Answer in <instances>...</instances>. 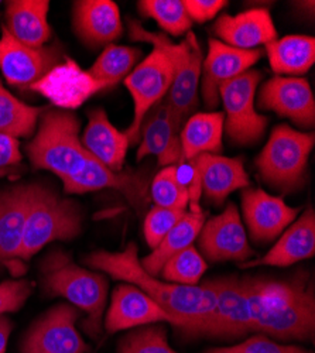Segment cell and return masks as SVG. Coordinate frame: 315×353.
<instances>
[{"mask_svg": "<svg viewBox=\"0 0 315 353\" xmlns=\"http://www.w3.org/2000/svg\"><path fill=\"white\" fill-rule=\"evenodd\" d=\"M85 263L91 269L145 291L174 319V327L188 336H201L212 316L216 299L215 292L205 283L180 285L149 274L141 268L134 243L121 252H94L85 257Z\"/></svg>", "mask_w": 315, "mask_h": 353, "instance_id": "obj_1", "label": "cell"}, {"mask_svg": "<svg viewBox=\"0 0 315 353\" xmlns=\"http://www.w3.org/2000/svg\"><path fill=\"white\" fill-rule=\"evenodd\" d=\"M252 334L307 342L315 332V299L308 277L246 276Z\"/></svg>", "mask_w": 315, "mask_h": 353, "instance_id": "obj_2", "label": "cell"}, {"mask_svg": "<svg viewBox=\"0 0 315 353\" xmlns=\"http://www.w3.org/2000/svg\"><path fill=\"white\" fill-rule=\"evenodd\" d=\"M44 290L54 297L67 299L72 307L87 314L83 328L98 338L103 331V311L109 283L103 273L83 269L63 250H52L41 261Z\"/></svg>", "mask_w": 315, "mask_h": 353, "instance_id": "obj_3", "label": "cell"}, {"mask_svg": "<svg viewBox=\"0 0 315 353\" xmlns=\"http://www.w3.org/2000/svg\"><path fill=\"white\" fill-rule=\"evenodd\" d=\"M129 37L133 41L149 43L161 48L170 57L174 67L173 83L164 98L177 128L181 130L188 117H191L199 106V82L204 54L196 36L190 32L179 44L171 41L163 33H152L143 28L137 21H129Z\"/></svg>", "mask_w": 315, "mask_h": 353, "instance_id": "obj_4", "label": "cell"}, {"mask_svg": "<svg viewBox=\"0 0 315 353\" xmlns=\"http://www.w3.org/2000/svg\"><path fill=\"white\" fill-rule=\"evenodd\" d=\"M79 134L81 125L72 112L44 110L37 133L26 149L33 168L47 170L61 181L75 175L90 156L83 149Z\"/></svg>", "mask_w": 315, "mask_h": 353, "instance_id": "obj_5", "label": "cell"}, {"mask_svg": "<svg viewBox=\"0 0 315 353\" xmlns=\"http://www.w3.org/2000/svg\"><path fill=\"white\" fill-rule=\"evenodd\" d=\"M81 229L82 215L78 205L36 184L24 225L20 263L26 264L51 242L74 239Z\"/></svg>", "mask_w": 315, "mask_h": 353, "instance_id": "obj_6", "label": "cell"}, {"mask_svg": "<svg viewBox=\"0 0 315 353\" xmlns=\"http://www.w3.org/2000/svg\"><path fill=\"white\" fill-rule=\"evenodd\" d=\"M314 144V132H300L285 123L277 125L256 159L262 180L281 192L300 188L305 181L308 157Z\"/></svg>", "mask_w": 315, "mask_h": 353, "instance_id": "obj_7", "label": "cell"}, {"mask_svg": "<svg viewBox=\"0 0 315 353\" xmlns=\"http://www.w3.org/2000/svg\"><path fill=\"white\" fill-rule=\"evenodd\" d=\"M262 79L261 71L249 70L221 86L219 101L223 105L225 116L223 132L235 144H254L267 129L269 119L257 112L254 105L257 86Z\"/></svg>", "mask_w": 315, "mask_h": 353, "instance_id": "obj_8", "label": "cell"}, {"mask_svg": "<svg viewBox=\"0 0 315 353\" xmlns=\"http://www.w3.org/2000/svg\"><path fill=\"white\" fill-rule=\"evenodd\" d=\"M173 78V63L167 52L157 47H153V51L125 78L123 83L129 90L134 105L132 123L125 132L129 145H136L140 141L143 121L150 109L165 98Z\"/></svg>", "mask_w": 315, "mask_h": 353, "instance_id": "obj_9", "label": "cell"}, {"mask_svg": "<svg viewBox=\"0 0 315 353\" xmlns=\"http://www.w3.org/2000/svg\"><path fill=\"white\" fill-rule=\"evenodd\" d=\"M215 292V308L201 336L236 339L252 334L246 276H223L207 280Z\"/></svg>", "mask_w": 315, "mask_h": 353, "instance_id": "obj_10", "label": "cell"}, {"mask_svg": "<svg viewBox=\"0 0 315 353\" xmlns=\"http://www.w3.org/2000/svg\"><path fill=\"white\" fill-rule=\"evenodd\" d=\"M60 46L28 47L17 41L5 26L0 36V71L6 82L20 90H30L47 72L61 63Z\"/></svg>", "mask_w": 315, "mask_h": 353, "instance_id": "obj_11", "label": "cell"}, {"mask_svg": "<svg viewBox=\"0 0 315 353\" xmlns=\"http://www.w3.org/2000/svg\"><path fill=\"white\" fill-rule=\"evenodd\" d=\"M63 185L64 192L70 195L87 194L99 190L119 191L139 214L145 211L149 203V179L146 174L114 172L91 154L75 175L63 181Z\"/></svg>", "mask_w": 315, "mask_h": 353, "instance_id": "obj_12", "label": "cell"}, {"mask_svg": "<svg viewBox=\"0 0 315 353\" xmlns=\"http://www.w3.org/2000/svg\"><path fill=\"white\" fill-rule=\"evenodd\" d=\"M78 316L70 304L55 305L28 330L21 353H87L88 345L75 325Z\"/></svg>", "mask_w": 315, "mask_h": 353, "instance_id": "obj_13", "label": "cell"}, {"mask_svg": "<svg viewBox=\"0 0 315 353\" xmlns=\"http://www.w3.org/2000/svg\"><path fill=\"white\" fill-rule=\"evenodd\" d=\"M198 248L210 261H247L254 256L245 225L234 202H229L222 214L205 221L198 234Z\"/></svg>", "mask_w": 315, "mask_h": 353, "instance_id": "obj_14", "label": "cell"}, {"mask_svg": "<svg viewBox=\"0 0 315 353\" xmlns=\"http://www.w3.org/2000/svg\"><path fill=\"white\" fill-rule=\"evenodd\" d=\"M254 105L287 117L300 128L311 129L315 122V101L309 82L297 77H273L256 95Z\"/></svg>", "mask_w": 315, "mask_h": 353, "instance_id": "obj_15", "label": "cell"}, {"mask_svg": "<svg viewBox=\"0 0 315 353\" xmlns=\"http://www.w3.org/2000/svg\"><path fill=\"white\" fill-rule=\"evenodd\" d=\"M263 51L239 50L229 47L216 39H210L207 57L203 61L201 71V97L208 109H215L219 105L221 86L236 77L249 71L261 60Z\"/></svg>", "mask_w": 315, "mask_h": 353, "instance_id": "obj_16", "label": "cell"}, {"mask_svg": "<svg viewBox=\"0 0 315 353\" xmlns=\"http://www.w3.org/2000/svg\"><path fill=\"white\" fill-rule=\"evenodd\" d=\"M102 90L106 88L71 58L55 65L40 81L30 86V91L40 94L55 106V109L61 110L82 106Z\"/></svg>", "mask_w": 315, "mask_h": 353, "instance_id": "obj_17", "label": "cell"}, {"mask_svg": "<svg viewBox=\"0 0 315 353\" xmlns=\"http://www.w3.org/2000/svg\"><path fill=\"white\" fill-rule=\"evenodd\" d=\"M242 212L250 239L265 245L276 241L298 218L300 210L262 188L249 187L242 192Z\"/></svg>", "mask_w": 315, "mask_h": 353, "instance_id": "obj_18", "label": "cell"}, {"mask_svg": "<svg viewBox=\"0 0 315 353\" xmlns=\"http://www.w3.org/2000/svg\"><path fill=\"white\" fill-rule=\"evenodd\" d=\"M103 321L108 334L148 327L157 322H170L174 325V319L159 303L129 283L119 284L113 290Z\"/></svg>", "mask_w": 315, "mask_h": 353, "instance_id": "obj_19", "label": "cell"}, {"mask_svg": "<svg viewBox=\"0 0 315 353\" xmlns=\"http://www.w3.org/2000/svg\"><path fill=\"white\" fill-rule=\"evenodd\" d=\"M34 185H19L0 192V266L13 276H20L26 270L19 253Z\"/></svg>", "mask_w": 315, "mask_h": 353, "instance_id": "obj_20", "label": "cell"}, {"mask_svg": "<svg viewBox=\"0 0 315 353\" xmlns=\"http://www.w3.org/2000/svg\"><path fill=\"white\" fill-rule=\"evenodd\" d=\"M180 133L181 130L163 99L150 109L141 123L136 160L141 161L148 156H156L161 167L176 165L183 159Z\"/></svg>", "mask_w": 315, "mask_h": 353, "instance_id": "obj_21", "label": "cell"}, {"mask_svg": "<svg viewBox=\"0 0 315 353\" xmlns=\"http://www.w3.org/2000/svg\"><path fill=\"white\" fill-rule=\"evenodd\" d=\"M315 253V214L308 208L285 229L273 248L261 259L247 260L239 264L241 269L257 266L287 268L301 260L312 257Z\"/></svg>", "mask_w": 315, "mask_h": 353, "instance_id": "obj_22", "label": "cell"}, {"mask_svg": "<svg viewBox=\"0 0 315 353\" xmlns=\"http://www.w3.org/2000/svg\"><path fill=\"white\" fill-rule=\"evenodd\" d=\"M216 40L239 50H256L277 39L270 12L254 8L238 14H222L214 24Z\"/></svg>", "mask_w": 315, "mask_h": 353, "instance_id": "obj_23", "label": "cell"}, {"mask_svg": "<svg viewBox=\"0 0 315 353\" xmlns=\"http://www.w3.org/2000/svg\"><path fill=\"white\" fill-rule=\"evenodd\" d=\"M74 27L90 47L109 46L123 32L118 5L110 0H81L74 6Z\"/></svg>", "mask_w": 315, "mask_h": 353, "instance_id": "obj_24", "label": "cell"}, {"mask_svg": "<svg viewBox=\"0 0 315 353\" xmlns=\"http://www.w3.org/2000/svg\"><path fill=\"white\" fill-rule=\"evenodd\" d=\"M81 143L83 149L109 170L122 171L129 149L125 132L114 128L102 108L88 113V125L85 128Z\"/></svg>", "mask_w": 315, "mask_h": 353, "instance_id": "obj_25", "label": "cell"}, {"mask_svg": "<svg viewBox=\"0 0 315 353\" xmlns=\"http://www.w3.org/2000/svg\"><path fill=\"white\" fill-rule=\"evenodd\" d=\"M203 180V194L214 205H222L238 190L250 187V179L241 159L221 154H201L195 157Z\"/></svg>", "mask_w": 315, "mask_h": 353, "instance_id": "obj_26", "label": "cell"}, {"mask_svg": "<svg viewBox=\"0 0 315 353\" xmlns=\"http://www.w3.org/2000/svg\"><path fill=\"white\" fill-rule=\"evenodd\" d=\"M47 0H12L6 6V28L28 47H44L51 37Z\"/></svg>", "mask_w": 315, "mask_h": 353, "instance_id": "obj_27", "label": "cell"}, {"mask_svg": "<svg viewBox=\"0 0 315 353\" xmlns=\"http://www.w3.org/2000/svg\"><path fill=\"white\" fill-rule=\"evenodd\" d=\"M223 112L194 113L184 123L180 140L184 160L201 154H221L223 149Z\"/></svg>", "mask_w": 315, "mask_h": 353, "instance_id": "obj_28", "label": "cell"}, {"mask_svg": "<svg viewBox=\"0 0 315 353\" xmlns=\"http://www.w3.org/2000/svg\"><path fill=\"white\" fill-rule=\"evenodd\" d=\"M269 64L278 77L307 74L315 61V39L311 36H285L265 46Z\"/></svg>", "mask_w": 315, "mask_h": 353, "instance_id": "obj_29", "label": "cell"}, {"mask_svg": "<svg viewBox=\"0 0 315 353\" xmlns=\"http://www.w3.org/2000/svg\"><path fill=\"white\" fill-rule=\"evenodd\" d=\"M204 223V212H187L184 218L165 234L153 252L140 260L141 268L152 276H159L167 260L194 245Z\"/></svg>", "mask_w": 315, "mask_h": 353, "instance_id": "obj_30", "label": "cell"}, {"mask_svg": "<svg viewBox=\"0 0 315 353\" xmlns=\"http://www.w3.org/2000/svg\"><path fill=\"white\" fill-rule=\"evenodd\" d=\"M143 52L137 47L109 44L96 58L88 72L105 88L116 85L134 70Z\"/></svg>", "mask_w": 315, "mask_h": 353, "instance_id": "obj_31", "label": "cell"}, {"mask_svg": "<svg viewBox=\"0 0 315 353\" xmlns=\"http://www.w3.org/2000/svg\"><path fill=\"white\" fill-rule=\"evenodd\" d=\"M43 112V108L30 106L17 99L0 82V133L16 139L30 137Z\"/></svg>", "mask_w": 315, "mask_h": 353, "instance_id": "obj_32", "label": "cell"}, {"mask_svg": "<svg viewBox=\"0 0 315 353\" xmlns=\"http://www.w3.org/2000/svg\"><path fill=\"white\" fill-rule=\"evenodd\" d=\"M137 9L143 16L153 19L170 36L183 37L191 32L192 20L181 0H140Z\"/></svg>", "mask_w": 315, "mask_h": 353, "instance_id": "obj_33", "label": "cell"}, {"mask_svg": "<svg viewBox=\"0 0 315 353\" xmlns=\"http://www.w3.org/2000/svg\"><path fill=\"white\" fill-rule=\"evenodd\" d=\"M207 269L208 264L205 259L192 245L167 260L159 277L180 285H198Z\"/></svg>", "mask_w": 315, "mask_h": 353, "instance_id": "obj_34", "label": "cell"}, {"mask_svg": "<svg viewBox=\"0 0 315 353\" xmlns=\"http://www.w3.org/2000/svg\"><path fill=\"white\" fill-rule=\"evenodd\" d=\"M118 353H179L168 343L167 331L161 325L140 327L119 343Z\"/></svg>", "mask_w": 315, "mask_h": 353, "instance_id": "obj_35", "label": "cell"}, {"mask_svg": "<svg viewBox=\"0 0 315 353\" xmlns=\"http://www.w3.org/2000/svg\"><path fill=\"white\" fill-rule=\"evenodd\" d=\"M150 198L156 207L168 210H183L188 208V194L181 188L176 179L173 165L164 167L156 176L150 185Z\"/></svg>", "mask_w": 315, "mask_h": 353, "instance_id": "obj_36", "label": "cell"}, {"mask_svg": "<svg viewBox=\"0 0 315 353\" xmlns=\"http://www.w3.org/2000/svg\"><path fill=\"white\" fill-rule=\"evenodd\" d=\"M204 353H311V352L296 345L278 343L266 335L256 334L239 343H235L231 346L211 347Z\"/></svg>", "mask_w": 315, "mask_h": 353, "instance_id": "obj_37", "label": "cell"}, {"mask_svg": "<svg viewBox=\"0 0 315 353\" xmlns=\"http://www.w3.org/2000/svg\"><path fill=\"white\" fill-rule=\"evenodd\" d=\"M187 214L183 210H168L154 207L148 212L145 219V239L148 245L154 249L165 236V234L173 229Z\"/></svg>", "mask_w": 315, "mask_h": 353, "instance_id": "obj_38", "label": "cell"}, {"mask_svg": "<svg viewBox=\"0 0 315 353\" xmlns=\"http://www.w3.org/2000/svg\"><path fill=\"white\" fill-rule=\"evenodd\" d=\"M173 171L177 184L188 194V207L191 208L190 212H203L201 205H199V199L203 196V180L196 159H181L176 165H173Z\"/></svg>", "mask_w": 315, "mask_h": 353, "instance_id": "obj_39", "label": "cell"}, {"mask_svg": "<svg viewBox=\"0 0 315 353\" xmlns=\"http://www.w3.org/2000/svg\"><path fill=\"white\" fill-rule=\"evenodd\" d=\"M33 283L28 280H8L0 283V316L19 311L32 296Z\"/></svg>", "mask_w": 315, "mask_h": 353, "instance_id": "obj_40", "label": "cell"}, {"mask_svg": "<svg viewBox=\"0 0 315 353\" xmlns=\"http://www.w3.org/2000/svg\"><path fill=\"white\" fill-rule=\"evenodd\" d=\"M183 5L192 23H205L212 20L227 3L225 0H184Z\"/></svg>", "mask_w": 315, "mask_h": 353, "instance_id": "obj_41", "label": "cell"}, {"mask_svg": "<svg viewBox=\"0 0 315 353\" xmlns=\"http://www.w3.org/2000/svg\"><path fill=\"white\" fill-rule=\"evenodd\" d=\"M23 160L20 141L16 137L0 133V170H9Z\"/></svg>", "mask_w": 315, "mask_h": 353, "instance_id": "obj_42", "label": "cell"}, {"mask_svg": "<svg viewBox=\"0 0 315 353\" xmlns=\"http://www.w3.org/2000/svg\"><path fill=\"white\" fill-rule=\"evenodd\" d=\"M13 325L8 316H0V353H5Z\"/></svg>", "mask_w": 315, "mask_h": 353, "instance_id": "obj_43", "label": "cell"}, {"mask_svg": "<svg viewBox=\"0 0 315 353\" xmlns=\"http://www.w3.org/2000/svg\"><path fill=\"white\" fill-rule=\"evenodd\" d=\"M8 174H10V170H0V179H3Z\"/></svg>", "mask_w": 315, "mask_h": 353, "instance_id": "obj_44", "label": "cell"}]
</instances>
